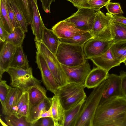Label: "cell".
Masks as SVG:
<instances>
[{
    "label": "cell",
    "mask_w": 126,
    "mask_h": 126,
    "mask_svg": "<svg viewBox=\"0 0 126 126\" xmlns=\"http://www.w3.org/2000/svg\"><path fill=\"white\" fill-rule=\"evenodd\" d=\"M93 126H126V98L116 96L99 105Z\"/></svg>",
    "instance_id": "cell-1"
},
{
    "label": "cell",
    "mask_w": 126,
    "mask_h": 126,
    "mask_svg": "<svg viewBox=\"0 0 126 126\" xmlns=\"http://www.w3.org/2000/svg\"><path fill=\"white\" fill-rule=\"evenodd\" d=\"M108 83L107 79L93 88L83 104L76 126H93L96 111Z\"/></svg>",
    "instance_id": "cell-2"
},
{
    "label": "cell",
    "mask_w": 126,
    "mask_h": 126,
    "mask_svg": "<svg viewBox=\"0 0 126 126\" xmlns=\"http://www.w3.org/2000/svg\"><path fill=\"white\" fill-rule=\"evenodd\" d=\"M83 46L60 42L56 57L61 64L67 66L73 67L83 64L87 61Z\"/></svg>",
    "instance_id": "cell-3"
},
{
    "label": "cell",
    "mask_w": 126,
    "mask_h": 126,
    "mask_svg": "<svg viewBox=\"0 0 126 126\" xmlns=\"http://www.w3.org/2000/svg\"><path fill=\"white\" fill-rule=\"evenodd\" d=\"M84 88L83 86L73 82H70L60 87L56 95L58 96L65 111L86 99Z\"/></svg>",
    "instance_id": "cell-4"
},
{
    "label": "cell",
    "mask_w": 126,
    "mask_h": 126,
    "mask_svg": "<svg viewBox=\"0 0 126 126\" xmlns=\"http://www.w3.org/2000/svg\"><path fill=\"white\" fill-rule=\"evenodd\" d=\"M37 51L45 59L55 80L60 87L69 83V79L56 56L41 42H35Z\"/></svg>",
    "instance_id": "cell-5"
},
{
    "label": "cell",
    "mask_w": 126,
    "mask_h": 126,
    "mask_svg": "<svg viewBox=\"0 0 126 126\" xmlns=\"http://www.w3.org/2000/svg\"><path fill=\"white\" fill-rule=\"evenodd\" d=\"M6 72L10 76L12 87L18 88L23 91H26L39 80L33 76L31 67L27 69L10 67Z\"/></svg>",
    "instance_id": "cell-6"
},
{
    "label": "cell",
    "mask_w": 126,
    "mask_h": 126,
    "mask_svg": "<svg viewBox=\"0 0 126 126\" xmlns=\"http://www.w3.org/2000/svg\"><path fill=\"white\" fill-rule=\"evenodd\" d=\"M96 12L90 8H78L76 12L67 19L74 23L78 29L90 32L93 28Z\"/></svg>",
    "instance_id": "cell-7"
},
{
    "label": "cell",
    "mask_w": 126,
    "mask_h": 126,
    "mask_svg": "<svg viewBox=\"0 0 126 126\" xmlns=\"http://www.w3.org/2000/svg\"><path fill=\"white\" fill-rule=\"evenodd\" d=\"M36 63L40 71L42 80L47 89L55 95L57 94L60 87L55 80L42 56L36 51Z\"/></svg>",
    "instance_id": "cell-8"
},
{
    "label": "cell",
    "mask_w": 126,
    "mask_h": 126,
    "mask_svg": "<svg viewBox=\"0 0 126 126\" xmlns=\"http://www.w3.org/2000/svg\"><path fill=\"white\" fill-rule=\"evenodd\" d=\"M113 43L112 40L107 41L93 37L83 45V50L86 59L98 56L106 52Z\"/></svg>",
    "instance_id": "cell-9"
},
{
    "label": "cell",
    "mask_w": 126,
    "mask_h": 126,
    "mask_svg": "<svg viewBox=\"0 0 126 126\" xmlns=\"http://www.w3.org/2000/svg\"><path fill=\"white\" fill-rule=\"evenodd\" d=\"M61 65L70 82L76 83L84 86L86 77L91 70L90 65L87 61L83 64L73 67Z\"/></svg>",
    "instance_id": "cell-10"
},
{
    "label": "cell",
    "mask_w": 126,
    "mask_h": 126,
    "mask_svg": "<svg viewBox=\"0 0 126 126\" xmlns=\"http://www.w3.org/2000/svg\"><path fill=\"white\" fill-rule=\"evenodd\" d=\"M51 30L59 39H70L87 32L77 28L74 23L69 21L67 18L55 25Z\"/></svg>",
    "instance_id": "cell-11"
},
{
    "label": "cell",
    "mask_w": 126,
    "mask_h": 126,
    "mask_svg": "<svg viewBox=\"0 0 126 126\" xmlns=\"http://www.w3.org/2000/svg\"><path fill=\"white\" fill-rule=\"evenodd\" d=\"M107 79L108 84L103 93L99 105L112 97L123 96L119 75L113 74H109Z\"/></svg>",
    "instance_id": "cell-12"
},
{
    "label": "cell",
    "mask_w": 126,
    "mask_h": 126,
    "mask_svg": "<svg viewBox=\"0 0 126 126\" xmlns=\"http://www.w3.org/2000/svg\"><path fill=\"white\" fill-rule=\"evenodd\" d=\"M31 7L32 21L31 24L35 42L41 41L44 27L45 26L40 15L37 0H29Z\"/></svg>",
    "instance_id": "cell-13"
},
{
    "label": "cell",
    "mask_w": 126,
    "mask_h": 126,
    "mask_svg": "<svg viewBox=\"0 0 126 126\" xmlns=\"http://www.w3.org/2000/svg\"><path fill=\"white\" fill-rule=\"evenodd\" d=\"M4 43L0 53V81L3 73L10 67L17 47L9 43Z\"/></svg>",
    "instance_id": "cell-14"
},
{
    "label": "cell",
    "mask_w": 126,
    "mask_h": 126,
    "mask_svg": "<svg viewBox=\"0 0 126 126\" xmlns=\"http://www.w3.org/2000/svg\"><path fill=\"white\" fill-rule=\"evenodd\" d=\"M112 14L108 12L105 14L100 10L96 12L93 26L90 32L95 37L107 29L112 22Z\"/></svg>",
    "instance_id": "cell-15"
},
{
    "label": "cell",
    "mask_w": 126,
    "mask_h": 126,
    "mask_svg": "<svg viewBox=\"0 0 126 126\" xmlns=\"http://www.w3.org/2000/svg\"><path fill=\"white\" fill-rule=\"evenodd\" d=\"M109 74V72L100 67L93 68L86 77L84 87L88 89L96 87L107 79Z\"/></svg>",
    "instance_id": "cell-16"
},
{
    "label": "cell",
    "mask_w": 126,
    "mask_h": 126,
    "mask_svg": "<svg viewBox=\"0 0 126 126\" xmlns=\"http://www.w3.org/2000/svg\"><path fill=\"white\" fill-rule=\"evenodd\" d=\"M23 92L22 90L18 88L11 87L4 105L2 107L3 114L6 116L12 115L14 108Z\"/></svg>",
    "instance_id": "cell-17"
},
{
    "label": "cell",
    "mask_w": 126,
    "mask_h": 126,
    "mask_svg": "<svg viewBox=\"0 0 126 126\" xmlns=\"http://www.w3.org/2000/svg\"><path fill=\"white\" fill-rule=\"evenodd\" d=\"M97 67L109 72L113 67L119 66L121 63L113 57L110 48L105 53L100 56L90 59Z\"/></svg>",
    "instance_id": "cell-18"
},
{
    "label": "cell",
    "mask_w": 126,
    "mask_h": 126,
    "mask_svg": "<svg viewBox=\"0 0 126 126\" xmlns=\"http://www.w3.org/2000/svg\"><path fill=\"white\" fill-rule=\"evenodd\" d=\"M51 105V98L47 97L39 104L29 107L28 113L26 117L27 121L31 125L35 122L43 113L49 109Z\"/></svg>",
    "instance_id": "cell-19"
},
{
    "label": "cell",
    "mask_w": 126,
    "mask_h": 126,
    "mask_svg": "<svg viewBox=\"0 0 126 126\" xmlns=\"http://www.w3.org/2000/svg\"><path fill=\"white\" fill-rule=\"evenodd\" d=\"M41 81L39 80L27 90L28 93L29 107L39 104L48 97L47 91L41 85Z\"/></svg>",
    "instance_id": "cell-20"
},
{
    "label": "cell",
    "mask_w": 126,
    "mask_h": 126,
    "mask_svg": "<svg viewBox=\"0 0 126 126\" xmlns=\"http://www.w3.org/2000/svg\"><path fill=\"white\" fill-rule=\"evenodd\" d=\"M51 107L54 126H64L65 111L58 96L55 95L51 98Z\"/></svg>",
    "instance_id": "cell-21"
},
{
    "label": "cell",
    "mask_w": 126,
    "mask_h": 126,
    "mask_svg": "<svg viewBox=\"0 0 126 126\" xmlns=\"http://www.w3.org/2000/svg\"><path fill=\"white\" fill-rule=\"evenodd\" d=\"M41 42L55 55L60 42L58 36L53 31L45 26L44 28Z\"/></svg>",
    "instance_id": "cell-22"
},
{
    "label": "cell",
    "mask_w": 126,
    "mask_h": 126,
    "mask_svg": "<svg viewBox=\"0 0 126 126\" xmlns=\"http://www.w3.org/2000/svg\"><path fill=\"white\" fill-rule=\"evenodd\" d=\"M85 99L69 110L65 111V118L64 126H76L81 108Z\"/></svg>",
    "instance_id": "cell-23"
},
{
    "label": "cell",
    "mask_w": 126,
    "mask_h": 126,
    "mask_svg": "<svg viewBox=\"0 0 126 126\" xmlns=\"http://www.w3.org/2000/svg\"><path fill=\"white\" fill-rule=\"evenodd\" d=\"M27 69L30 67L27 56L24 53L22 46L17 47L10 67Z\"/></svg>",
    "instance_id": "cell-24"
},
{
    "label": "cell",
    "mask_w": 126,
    "mask_h": 126,
    "mask_svg": "<svg viewBox=\"0 0 126 126\" xmlns=\"http://www.w3.org/2000/svg\"><path fill=\"white\" fill-rule=\"evenodd\" d=\"M25 33L20 27L15 28L12 32L9 33L4 42L16 47L21 46L25 37Z\"/></svg>",
    "instance_id": "cell-25"
},
{
    "label": "cell",
    "mask_w": 126,
    "mask_h": 126,
    "mask_svg": "<svg viewBox=\"0 0 126 126\" xmlns=\"http://www.w3.org/2000/svg\"><path fill=\"white\" fill-rule=\"evenodd\" d=\"M110 48L114 58L121 63L126 59V41L113 43Z\"/></svg>",
    "instance_id": "cell-26"
},
{
    "label": "cell",
    "mask_w": 126,
    "mask_h": 126,
    "mask_svg": "<svg viewBox=\"0 0 126 126\" xmlns=\"http://www.w3.org/2000/svg\"><path fill=\"white\" fill-rule=\"evenodd\" d=\"M111 27L113 43L126 41V26L112 22Z\"/></svg>",
    "instance_id": "cell-27"
},
{
    "label": "cell",
    "mask_w": 126,
    "mask_h": 126,
    "mask_svg": "<svg viewBox=\"0 0 126 126\" xmlns=\"http://www.w3.org/2000/svg\"><path fill=\"white\" fill-rule=\"evenodd\" d=\"M0 19L6 30L10 33L14 28L9 17L5 4V0H0Z\"/></svg>",
    "instance_id": "cell-28"
},
{
    "label": "cell",
    "mask_w": 126,
    "mask_h": 126,
    "mask_svg": "<svg viewBox=\"0 0 126 126\" xmlns=\"http://www.w3.org/2000/svg\"><path fill=\"white\" fill-rule=\"evenodd\" d=\"M93 36L89 32H87L75 36L69 39H59L60 42L70 44L83 46L89 39Z\"/></svg>",
    "instance_id": "cell-29"
},
{
    "label": "cell",
    "mask_w": 126,
    "mask_h": 126,
    "mask_svg": "<svg viewBox=\"0 0 126 126\" xmlns=\"http://www.w3.org/2000/svg\"><path fill=\"white\" fill-rule=\"evenodd\" d=\"M8 0L15 13L20 27L25 32H27L28 24L23 13L14 0Z\"/></svg>",
    "instance_id": "cell-30"
},
{
    "label": "cell",
    "mask_w": 126,
    "mask_h": 126,
    "mask_svg": "<svg viewBox=\"0 0 126 126\" xmlns=\"http://www.w3.org/2000/svg\"><path fill=\"white\" fill-rule=\"evenodd\" d=\"M24 15L28 24L32 21V13L29 0H14Z\"/></svg>",
    "instance_id": "cell-31"
},
{
    "label": "cell",
    "mask_w": 126,
    "mask_h": 126,
    "mask_svg": "<svg viewBox=\"0 0 126 126\" xmlns=\"http://www.w3.org/2000/svg\"><path fill=\"white\" fill-rule=\"evenodd\" d=\"M5 119L8 126H31V124L27 121L26 117L18 118L15 115L12 114L6 116Z\"/></svg>",
    "instance_id": "cell-32"
},
{
    "label": "cell",
    "mask_w": 126,
    "mask_h": 126,
    "mask_svg": "<svg viewBox=\"0 0 126 126\" xmlns=\"http://www.w3.org/2000/svg\"><path fill=\"white\" fill-rule=\"evenodd\" d=\"M0 100L2 107L4 105L11 86L7 83L6 81L1 80L0 81Z\"/></svg>",
    "instance_id": "cell-33"
},
{
    "label": "cell",
    "mask_w": 126,
    "mask_h": 126,
    "mask_svg": "<svg viewBox=\"0 0 126 126\" xmlns=\"http://www.w3.org/2000/svg\"><path fill=\"white\" fill-rule=\"evenodd\" d=\"M5 4L9 17L14 28L20 27L15 13L8 0H5Z\"/></svg>",
    "instance_id": "cell-34"
},
{
    "label": "cell",
    "mask_w": 126,
    "mask_h": 126,
    "mask_svg": "<svg viewBox=\"0 0 126 126\" xmlns=\"http://www.w3.org/2000/svg\"><path fill=\"white\" fill-rule=\"evenodd\" d=\"M108 13L113 15L122 14L124 13L119 2L108 3L105 6Z\"/></svg>",
    "instance_id": "cell-35"
},
{
    "label": "cell",
    "mask_w": 126,
    "mask_h": 126,
    "mask_svg": "<svg viewBox=\"0 0 126 126\" xmlns=\"http://www.w3.org/2000/svg\"><path fill=\"white\" fill-rule=\"evenodd\" d=\"M111 0H87V3L90 8L96 12L100 10V9L105 6Z\"/></svg>",
    "instance_id": "cell-36"
},
{
    "label": "cell",
    "mask_w": 126,
    "mask_h": 126,
    "mask_svg": "<svg viewBox=\"0 0 126 126\" xmlns=\"http://www.w3.org/2000/svg\"><path fill=\"white\" fill-rule=\"evenodd\" d=\"M29 102L28 92L27 90L24 91L14 108L12 115H15L23 106Z\"/></svg>",
    "instance_id": "cell-37"
},
{
    "label": "cell",
    "mask_w": 126,
    "mask_h": 126,
    "mask_svg": "<svg viewBox=\"0 0 126 126\" xmlns=\"http://www.w3.org/2000/svg\"><path fill=\"white\" fill-rule=\"evenodd\" d=\"M31 126H54L52 118L42 117L38 119L35 122L31 125Z\"/></svg>",
    "instance_id": "cell-38"
},
{
    "label": "cell",
    "mask_w": 126,
    "mask_h": 126,
    "mask_svg": "<svg viewBox=\"0 0 126 126\" xmlns=\"http://www.w3.org/2000/svg\"><path fill=\"white\" fill-rule=\"evenodd\" d=\"M119 76L121 79V84L123 96L126 98V71H121Z\"/></svg>",
    "instance_id": "cell-39"
},
{
    "label": "cell",
    "mask_w": 126,
    "mask_h": 126,
    "mask_svg": "<svg viewBox=\"0 0 126 126\" xmlns=\"http://www.w3.org/2000/svg\"><path fill=\"white\" fill-rule=\"evenodd\" d=\"M71 2L74 6L78 9L81 8H90L87 0H66Z\"/></svg>",
    "instance_id": "cell-40"
},
{
    "label": "cell",
    "mask_w": 126,
    "mask_h": 126,
    "mask_svg": "<svg viewBox=\"0 0 126 126\" xmlns=\"http://www.w3.org/2000/svg\"><path fill=\"white\" fill-rule=\"evenodd\" d=\"M29 108V102L23 106L15 115L18 118H20L23 116L26 117L28 113Z\"/></svg>",
    "instance_id": "cell-41"
},
{
    "label": "cell",
    "mask_w": 126,
    "mask_h": 126,
    "mask_svg": "<svg viewBox=\"0 0 126 126\" xmlns=\"http://www.w3.org/2000/svg\"><path fill=\"white\" fill-rule=\"evenodd\" d=\"M41 2L42 8L47 13H50V7L51 3L55 0H40Z\"/></svg>",
    "instance_id": "cell-42"
},
{
    "label": "cell",
    "mask_w": 126,
    "mask_h": 126,
    "mask_svg": "<svg viewBox=\"0 0 126 126\" xmlns=\"http://www.w3.org/2000/svg\"><path fill=\"white\" fill-rule=\"evenodd\" d=\"M6 30L3 23L0 19V39L2 42H4L9 34Z\"/></svg>",
    "instance_id": "cell-43"
},
{
    "label": "cell",
    "mask_w": 126,
    "mask_h": 126,
    "mask_svg": "<svg viewBox=\"0 0 126 126\" xmlns=\"http://www.w3.org/2000/svg\"><path fill=\"white\" fill-rule=\"evenodd\" d=\"M112 15V22L120 23L126 26V17L122 16Z\"/></svg>",
    "instance_id": "cell-44"
},
{
    "label": "cell",
    "mask_w": 126,
    "mask_h": 126,
    "mask_svg": "<svg viewBox=\"0 0 126 126\" xmlns=\"http://www.w3.org/2000/svg\"><path fill=\"white\" fill-rule=\"evenodd\" d=\"M48 117L52 118V113L51 107L48 110L44 112L41 115L40 118L42 117Z\"/></svg>",
    "instance_id": "cell-45"
},
{
    "label": "cell",
    "mask_w": 126,
    "mask_h": 126,
    "mask_svg": "<svg viewBox=\"0 0 126 126\" xmlns=\"http://www.w3.org/2000/svg\"><path fill=\"white\" fill-rule=\"evenodd\" d=\"M123 63H125V65L126 66V59L124 61Z\"/></svg>",
    "instance_id": "cell-46"
}]
</instances>
